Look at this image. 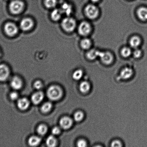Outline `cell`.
<instances>
[{
  "instance_id": "cell-18",
  "label": "cell",
  "mask_w": 147,
  "mask_h": 147,
  "mask_svg": "<svg viewBox=\"0 0 147 147\" xmlns=\"http://www.w3.org/2000/svg\"><path fill=\"white\" fill-rule=\"evenodd\" d=\"M100 51L96 49H91L86 54L87 58L90 60H93L99 57Z\"/></svg>"
},
{
  "instance_id": "cell-24",
  "label": "cell",
  "mask_w": 147,
  "mask_h": 147,
  "mask_svg": "<svg viewBox=\"0 0 147 147\" xmlns=\"http://www.w3.org/2000/svg\"><path fill=\"white\" fill-rule=\"evenodd\" d=\"M47 126L44 124L39 125L37 128V133L40 135H44L47 133Z\"/></svg>"
},
{
  "instance_id": "cell-28",
  "label": "cell",
  "mask_w": 147,
  "mask_h": 147,
  "mask_svg": "<svg viewBox=\"0 0 147 147\" xmlns=\"http://www.w3.org/2000/svg\"><path fill=\"white\" fill-rule=\"evenodd\" d=\"M132 51L129 47H125L121 50V54L123 57L127 58L129 57L131 54Z\"/></svg>"
},
{
  "instance_id": "cell-2",
  "label": "cell",
  "mask_w": 147,
  "mask_h": 147,
  "mask_svg": "<svg viewBox=\"0 0 147 147\" xmlns=\"http://www.w3.org/2000/svg\"><path fill=\"white\" fill-rule=\"evenodd\" d=\"M85 12L86 16L90 19H94L98 16L99 11L96 6L90 4L87 5L85 9Z\"/></svg>"
},
{
  "instance_id": "cell-21",
  "label": "cell",
  "mask_w": 147,
  "mask_h": 147,
  "mask_svg": "<svg viewBox=\"0 0 147 147\" xmlns=\"http://www.w3.org/2000/svg\"><path fill=\"white\" fill-rule=\"evenodd\" d=\"M62 13L61 10L57 9H54L51 12V18L54 21H58L61 18Z\"/></svg>"
},
{
  "instance_id": "cell-32",
  "label": "cell",
  "mask_w": 147,
  "mask_h": 147,
  "mask_svg": "<svg viewBox=\"0 0 147 147\" xmlns=\"http://www.w3.org/2000/svg\"><path fill=\"white\" fill-rule=\"evenodd\" d=\"M142 52L140 50L136 49L133 52V55L134 57L136 58H139L142 56Z\"/></svg>"
},
{
  "instance_id": "cell-35",
  "label": "cell",
  "mask_w": 147,
  "mask_h": 147,
  "mask_svg": "<svg viewBox=\"0 0 147 147\" xmlns=\"http://www.w3.org/2000/svg\"><path fill=\"white\" fill-rule=\"evenodd\" d=\"M18 93L16 92H13L10 94V97L12 100H16L18 98Z\"/></svg>"
},
{
  "instance_id": "cell-3",
  "label": "cell",
  "mask_w": 147,
  "mask_h": 147,
  "mask_svg": "<svg viewBox=\"0 0 147 147\" xmlns=\"http://www.w3.org/2000/svg\"><path fill=\"white\" fill-rule=\"evenodd\" d=\"M62 26L66 31L68 32L73 31L75 28L76 23L73 18L67 17L63 20L62 22Z\"/></svg>"
},
{
  "instance_id": "cell-13",
  "label": "cell",
  "mask_w": 147,
  "mask_h": 147,
  "mask_svg": "<svg viewBox=\"0 0 147 147\" xmlns=\"http://www.w3.org/2000/svg\"><path fill=\"white\" fill-rule=\"evenodd\" d=\"M11 86L15 90H19L22 87V82L20 78L15 76L12 79Z\"/></svg>"
},
{
  "instance_id": "cell-1",
  "label": "cell",
  "mask_w": 147,
  "mask_h": 147,
  "mask_svg": "<svg viewBox=\"0 0 147 147\" xmlns=\"http://www.w3.org/2000/svg\"><path fill=\"white\" fill-rule=\"evenodd\" d=\"M62 94L61 88L57 86H50L47 91V97L51 100H58L62 96Z\"/></svg>"
},
{
  "instance_id": "cell-14",
  "label": "cell",
  "mask_w": 147,
  "mask_h": 147,
  "mask_svg": "<svg viewBox=\"0 0 147 147\" xmlns=\"http://www.w3.org/2000/svg\"><path fill=\"white\" fill-rule=\"evenodd\" d=\"M30 103L28 99L26 98H22L17 102V106L21 110H25L28 108Z\"/></svg>"
},
{
  "instance_id": "cell-25",
  "label": "cell",
  "mask_w": 147,
  "mask_h": 147,
  "mask_svg": "<svg viewBox=\"0 0 147 147\" xmlns=\"http://www.w3.org/2000/svg\"><path fill=\"white\" fill-rule=\"evenodd\" d=\"M52 108V104L49 102H47L44 103L41 107V111L44 113H47L49 112Z\"/></svg>"
},
{
  "instance_id": "cell-15",
  "label": "cell",
  "mask_w": 147,
  "mask_h": 147,
  "mask_svg": "<svg viewBox=\"0 0 147 147\" xmlns=\"http://www.w3.org/2000/svg\"><path fill=\"white\" fill-rule=\"evenodd\" d=\"M137 14L139 18L142 21L147 20V8L142 7L138 10Z\"/></svg>"
},
{
  "instance_id": "cell-33",
  "label": "cell",
  "mask_w": 147,
  "mask_h": 147,
  "mask_svg": "<svg viewBox=\"0 0 147 147\" xmlns=\"http://www.w3.org/2000/svg\"><path fill=\"white\" fill-rule=\"evenodd\" d=\"M43 84L39 80H37L35 82L34 87L37 89H40L42 87Z\"/></svg>"
},
{
  "instance_id": "cell-26",
  "label": "cell",
  "mask_w": 147,
  "mask_h": 147,
  "mask_svg": "<svg viewBox=\"0 0 147 147\" xmlns=\"http://www.w3.org/2000/svg\"><path fill=\"white\" fill-rule=\"evenodd\" d=\"M74 119L76 122H80L83 120L84 117V113L81 111H78L74 114Z\"/></svg>"
},
{
  "instance_id": "cell-9",
  "label": "cell",
  "mask_w": 147,
  "mask_h": 147,
  "mask_svg": "<svg viewBox=\"0 0 147 147\" xmlns=\"http://www.w3.org/2000/svg\"><path fill=\"white\" fill-rule=\"evenodd\" d=\"M34 25V22L31 19L24 18L20 23V27L24 31H27L31 29Z\"/></svg>"
},
{
  "instance_id": "cell-5",
  "label": "cell",
  "mask_w": 147,
  "mask_h": 147,
  "mask_svg": "<svg viewBox=\"0 0 147 147\" xmlns=\"http://www.w3.org/2000/svg\"><path fill=\"white\" fill-rule=\"evenodd\" d=\"M91 31V26L89 23L86 22H83L79 26L78 31L81 35L87 36L90 34Z\"/></svg>"
},
{
  "instance_id": "cell-16",
  "label": "cell",
  "mask_w": 147,
  "mask_h": 147,
  "mask_svg": "<svg viewBox=\"0 0 147 147\" xmlns=\"http://www.w3.org/2000/svg\"><path fill=\"white\" fill-rule=\"evenodd\" d=\"M129 45L132 48L136 49L140 45L141 40L140 37L135 36L131 37L129 40Z\"/></svg>"
},
{
  "instance_id": "cell-20",
  "label": "cell",
  "mask_w": 147,
  "mask_h": 147,
  "mask_svg": "<svg viewBox=\"0 0 147 147\" xmlns=\"http://www.w3.org/2000/svg\"><path fill=\"white\" fill-rule=\"evenodd\" d=\"M92 45L91 40L90 39L85 38L82 40L81 46L82 48L85 50L89 49Z\"/></svg>"
},
{
  "instance_id": "cell-31",
  "label": "cell",
  "mask_w": 147,
  "mask_h": 147,
  "mask_svg": "<svg viewBox=\"0 0 147 147\" xmlns=\"http://www.w3.org/2000/svg\"><path fill=\"white\" fill-rule=\"evenodd\" d=\"M122 146V144L120 141L116 140L113 141L111 144V146L113 147H120Z\"/></svg>"
},
{
  "instance_id": "cell-30",
  "label": "cell",
  "mask_w": 147,
  "mask_h": 147,
  "mask_svg": "<svg viewBox=\"0 0 147 147\" xmlns=\"http://www.w3.org/2000/svg\"><path fill=\"white\" fill-rule=\"evenodd\" d=\"M87 142L84 139H80L77 141V146L79 147H85L87 146Z\"/></svg>"
},
{
  "instance_id": "cell-8",
  "label": "cell",
  "mask_w": 147,
  "mask_h": 147,
  "mask_svg": "<svg viewBox=\"0 0 147 147\" xmlns=\"http://www.w3.org/2000/svg\"><path fill=\"white\" fill-rule=\"evenodd\" d=\"M9 70L5 65H0V81L3 82L7 80L9 76Z\"/></svg>"
},
{
  "instance_id": "cell-34",
  "label": "cell",
  "mask_w": 147,
  "mask_h": 147,
  "mask_svg": "<svg viewBox=\"0 0 147 147\" xmlns=\"http://www.w3.org/2000/svg\"><path fill=\"white\" fill-rule=\"evenodd\" d=\"M51 132L54 135H58L60 133V130L58 127H55L52 129Z\"/></svg>"
},
{
  "instance_id": "cell-23",
  "label": "cell",
  "mask_w": 147,
  "mask_h": 147,
  "mask_svg": "<svg viewBox=\"0 0 147 147\" xmlns=\"http://www.w3.org/2000/svg\"><path fill=\"white\" fill-rule=\"evenodd\" d=\"M61 10L62 12L64 13L67 15H70L72 11V6L67 3H64L62 6Z\"/></svg>"
},
{
  "instance_id": "cell-7",
  "label": "cell",
  "mask_w": 147,
  "mask_h": 147,
  "mask_svg": "<svg viewBox=\"0 0 147 147\" xmlns=\"http://www.w3.org/2000/svg\"><path fill=\"white\" fill-rule=\"evenodd\" d=\"M99 57L104 64L109 65L112 63L113 60V55L109 52H100Z\"/></svg>"
},
{
  "instance_id": "cell-6",
  "label": "cell",
  "mask_w": 147,
  "mask_h": 147,
  "mask_svg": "<svg viewBox=\"0 0 147 147\" xmlns=\"http://www.w3.org/2000/svg\"><path fill=\"white\" fill-rule=\"evenodd\" d=\"M4 31L7 35L9 36H13L17 34L18 29L15 24L9 22L5 24Z\"/></svg>"
},
{
  "instance_id": "cell-4",
  "label": "cell",
  "mask_w": 147,
  "mask_h": 147,
  "mask_svg": "<svg viewBox=\"0 0 147 147\" xmlns=\"http://www.w3.org/2000/svg\"><path fill=\"white\" fill-rule=\"evenodd\" d=\"M24 4L22 1L19 0H14L12 1L9 5L10 11L13 14H19L22 11Z\"/></svg>"
},
{
  "instance_id": "cell-27",
  "label": "cell",
  "mask_w": 147,
  "mask_h": 147,
  "mask_svg": "<svg viewBox=\"0 0 147 147\" xmlns=\"http://www.w3.org/2000/svg\"><path fill=\"white\" fill-rule=\"evenodd\" d=\"M83 71L81 69H78L73 73L72 77L74 80H79L82 78L83 76Z\"/></svg>"
},
{
  "instance_id": "cell-12",
  "label": "cell",
  "mask_w": 147,
  "mask_h": 147,
  "mask_svg": "<svg viewBox=\"0 0 147 147\" xmlns=\"http://www.w3.org/2000/svg\"><path fill=\"white\" fill-rule=\"evenodd\" d=\"M133 74V71L132 69L126 67L124 68L121 71L120 76L121 78L126 80L132 77Z\"/></svg>"
},
{
  "instance_id": "cell-36",
  "label": "cell",
  "mask_w": 147,
  "mask_h": 147,
  "mask_svg": "<svg viewBox=\"0 0 147 147\" xmlns=\"http://www.w3.org/2000/svg\"><path fill=\"white\" fill-rule=\"evenodd\" d=\"M99 1V0H91V1H92V2L93 3L98 2V1Z\"/></svg>"
},
{
  "instance_id": "cell-11",
  "label": "cell",
  "mask_w": 147,
  "mask_h": 147,
  "mask_svg": "<svg viewBox=\"0 0 147 147\" xmlns=\"http://www.w3.org/2000/svg\"><path fill=\"white\" fill-rule=\"evenodd\" d=\"M44 95L42 92H36L31 96V101L34 105H38L42 102L44 98Z\"/></svg>"
},
{
  "instance_id": "cell-29",
  "label": "cell",
  "mask_w": 147,
  "mask_h": 147,
  "mask_svg": "<svg viewBox=\"0 0 147 147\" xmlns=\"http://www.w3.org/2000/svg\"><path fill=\"white\" fill-rule=\"evenodd\" d=\"M57 3V0H45V4L48 8H53L56 6Z\"/></svg>"
},
{
  "instance_id": "cell-22",
  "label": "cell",
  "mask_w": 147,
  "mask_h": 147,
  "mask_svg": "<svg viewBox=\"0 0 147 147\" xmlns=\"http://www.w3.org/2000/svg\"><path fill=\"white\" fill-rule=\"evenodd\" d=\"M57 142L56 138L52 135H50L47 138L46 141V145L50 147L55 146L57 145Z\"/></svg>"
},
{
  "instance_id": "cell-10",
  "label": "cell",
  "mask_w": 147,
  "mask_h": 147,
  "mask_svg": "<svg viewBox=\"0 0 147 147\" xmlns=\"http://www.w3.org/2000/svg\"><path fill=\"white\" fill-rule=\"evenodd\" d=\"M73 121L70 118L68 117H64L60 119V124L62 129H68L72 125Z\"/></svg>"
},
{
  "instance_id": "cell-37",
  "label": "cell",
  "mask_w": 147,
  "mask_h": 147,
  "mask_svg": "<svg viewBox=\"0 0 147 147\" xmlns=\"http://www.w3.org/2000/svg\"><path fill=\"white\" fill-rule=\"evenodd\" d=\"M0 55H1V52H0Z\"/></svg>"
},
{
  "instance_id": "cell-17",
  "label": "cell",
  "mask_w": 147,
  "mask_h": 147,
  "mask_svg": "<svg viewBox=\"0 0 147 147\" xmlns=\"http://www.w3.org/2000/svg\"><path fill=\"white\" fill-rule=\"evenodd\" d=\"M90 84L87 81L82 82L79 86L80 91L83 93H88L90 91Z\"/></svg>"
},
{
  "instance_id": "cell-19",
  "label": "cell",
  "mask_w": 147,
  "mask_h": 147,
  "mask_svg": "<svg viewBox=\"0 0 147 147\" xmlns=\"http://www.w3.org/2000/svg\"><path fill=\"white\" fill-rule=\"evenodd\" d=\"M41 139L38 136H33L31 137L28 140V144L31 146H37L41 142Z\"/></svg>"
}]
</instances>
